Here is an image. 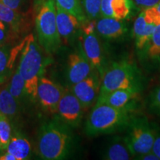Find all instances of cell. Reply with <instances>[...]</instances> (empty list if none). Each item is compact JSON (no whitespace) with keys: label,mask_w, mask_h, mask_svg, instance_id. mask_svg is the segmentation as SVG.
<instances>
[{"label":"cell","mask_w":160,"mask_h":160,"mask_svg":"<svg viewBox=\"0 0 160 160\" xmlns=\"http://www.w3.org/2000/svg\"><path fill=\"white\" fill-rule=\"evenodd\" d=\"M159 69H160V68H159Z\"/></svg>","instance_id":"obj_35"},{"label":"cell","mask_w":160,"mask_h":160,"mask_svg":"<svg viewBox=\"0 0 160 160\" xmlns=\"http://www.w3.org/2000/svg\"><path fill=\"white\" fill-rule=\"evenodd\" d=\"M11 137V126L9 119L0 113V148L2 151L7 149Z\"/></svg>","instance_id":"obj_24"},{"label":"cell","mask_w":160,"mask_h":160,"mask_svg":"<svg viewBox=\"0 0 160 160\" xmlns=\"http://www.w3.org/2000/svg\"><path fill=\"white\" fill-rule=\"evenodd\" d=\"M8 26L3 22L0 21V46L3 45L7 39L8 35Z\"/></svg>","instance_id":"obj_29"},{"label":"cell","mask_w":160,"mask_h":160,"mask_svg":"<svg viewBox=\"0 0 160 160\" xmlns=\"http://www.w3.org/2000/svg\"><path fill=\"white\" fill-rule=\"evenodd\" d=\"M38 153L46 160L62 159L68 154L71 137L63 125L56 122L41 128L38 139Z\"/></svg>","instance_id":"obj_4"},{"label":"cell","mask_w":160,"mask_h":160,"mask_svg":"<svg viewBox=\"0 0 160 160\" xmlns=\"http://www.w3.org/2000/svg\"><path fill=\"white\" fill-rule=\"evenodd\" d=\"M79 40L93 71L97 73L102 79L107 68L105 67L102 50L97 33L96 19H87L81 23Z\"/></svg>","instance_id":"obj_7"},{"label":"cell","mask_w":160,"mask_h":160,"mask_svg":"<svg viewBox=\"0 0 160 160\" xmlns=\"http://www.w3.org/2000/svg\"><path fill=\"white\" fill-rule=\"evenodd\" d=\"M151 151H153L160 160V133H157V135H156Z\"/></svg>","instance_id":"obj_30"},{"label":"cell","mask_w":160,"mask_h":160,"mask_svg":"<svg viewBox=\"0 0 160 160\" xmlns=\"http://www.w3.org/2000/svg\"><path fill=\"white\" fill-rule=\"evenodd\" d=\"M85 14L88 19H97L100 16L102 0H80Z\"/></svg>","instance_id":"obj_26"},{"label":"cell","mask_w":160,"mask_h":160,"mask_svg":"<svg viewBox=\"0 0 160 160\" xmlns=\"http://www.w3.org/2000/svg\"><path fill=\"white\" fill-rule=\"evenodd\" d=\"M97 32L106 40H117L125 37L128 28L123 20L102 17L97 22Z\"/></svg>","instance_id":"obj_16"},{"label":"cell","mask_w":160,"mask_h":160,"mask_svg":"<svg viewBox=\"0 0 160 160\" xmlns=\"http://www.w3.org/2000/svg\"><path fill=\"white\" fill-rule=\"evenodd\" d=\"M8 88L12 96L18 102H19L22 99L23 96L26 94L25 80L20 75L18 70H16L12 76L11 81L8 85Z\"/></svg>","instance_id":"obj_23"},{"label":"cell","mask_w":160,"mask_h":160,"mask_svg":"<svg viewBox=\"0 0 160 160\" xmlns=\"http://www.w3.org/2000/svg\"><path fill=\"white\" fill-rule=\"evenodd\" d=\"M0 160H17L14 156L12 155L11 153L6 152L5 154L0 156Z\"/></svg>","instance_id":"obj_32"},{"label":"cell","mask_w":160,"mask_h":160,"mask_svg":"<svg viewBox=\"0 0 160 160\" xmlns=\"http://www.w3.org/2000/svg\"><path fill=\"white\" fill-rule=\"evenodd\" d=\"M124 137L126 145L133 157L151 151L157 132L147 117L137 116L132 118L125 128Z\"/></svg>","instance_id":"obj_6"},{"label":"cell","mask_w":160,"mask_h":160,"mask_svg":"<svg viewBox=\"0 0 160 160\" xmlns=\"http://www.w3.org/2000/svg\"><path fill=\"white\" fill-rule=\"evenodd\" d=\"M38 42L49 54L57 52L62 45L57 25L54 0H44L36 17Z\"/></svg>","instance_id":"obj_5"},{"label":"cell","mask_w":160,"mask_h":160,"mask_svg":"<svg viewBox=\"0 0 160 160\" xmlns=\"http://www.w3.org/2000/svg\"><path fill=\"white\" fill-rule=\"evenodd\" d=\"M135 159L139 160H159L157 156L151 151L148 152V153H144V154L138 156Z\"/></svg>","instance_id":"obj_31"},{"label":"cell","mask_w":160,"mask_h":160,"mask_svg":"<svg viewBox=\"0 0 160 160\" xmlns=\"http://www.w3.org/2000/svg\"><path fill=\"white\" fill-rule=\"evenodd\" d=\"M0 1L11 8L19 11L25 0H0Z\"/></svg>","instance_id":"obj_28"},{"label":"cell","mask_w":160,"mask_h":160,"mask_svg":"<svg viewBox=\"0 0 160 160\" xmlns=\"http://www.w3.org/2000/svg\"><path fill=\"white\" fill-rule=\"evenodd\" d=\"M54 1L56 5L64 11L75 16L81 23L88 19L85 14L80 0H54Z\"/></svg>","instance_id":"obj_22"},{"label":"cell","mask_w":160,"mask_h":160,"mask_svg":"<svg viewBox=\"0 0 160 160\" xmlns=\"http://www.w3.org/2000/svg\"><path fill=\"white\" fill-rule=\"evenodd\" d=\"M102 157L107 160H128L133 157L126 145L124 138L116 137L104 151Z\"/></svg>","instance_id":"obj_18"},{"label":"cell","mask_w":160,"mask_h":160,"mask_svg":"<svg viewBox=\"0 0 160 160\" xmlns=\"http://www.w3.org/2000/svg\"><path fill=\"white\" fill-rule=\"evenodd\" d=\"M6 151L14 156L17 160L28 159L31 154V145L23 136L17 134L11 137Z\"/></svg>","instance_id":"obj_19"},{"label":"cell","mask_w":160,"mask_h":160,"mask_svg":"<svg viewBox=\"0 0 160 160\" xmlns=\"http://www.w3.org/2000/svg\"><path fill=\"white\" fill-rule=\"evenodd\" d=\"M0 151H2V150H1V148H0Z\"/></svg>","instance_id":"obj_34"},{"label":"cell","mask_w":160,"mask_h":160,"mask_svg":"<svg viewBox=\"0 0 160 160\" xmlns=\"http://www.w3.org/2000/svg\"><path fill=\"white\" fill-rule=\"evenodd\" d=\"M83 110L81 102L73 92L65 90L57 108L60 119L67 125L77 127L82 121Z\"/></svg>","instance_id":"obj_9"},{"label":"cell","mask_w":160,"mask_h":160,"mask_svg":"<svg viewBox=\"0 0 160 160\" xmlns=\"http://www.w3.org/2000/svg\"><path fill=\"white\" fill-rule=\"evenodd\" d=\"M137 8L139 10H144L148 8L153 7L159 2L160 0H132Z\"/></svg>","instance_id":"obj_27"},{"label":"cell","mask_w":160,"mask_h":160,"mask_svg":"<svg viewBox=\"0 0 160 160\" xmlns=\"http://www.w3.org/2000/svg\"><path fill=\"white\" fill-rule=\"evenodd\" d=\"M65 90L62 86L47 77H41L37 87V99L44 108L52 113H57V108Z\"/></svg>","instance_id":"obj_8"},{"label":"cell","mask_w":160,"mask_h":160,"mask_svg":"<svg viewBox=\"0 0 160 160\" xmlns=\"http://www.w3.org/2000/svg\"><path fill=\"white\" fill-rule=\"evenodd\" d=\"M93 72L90 62L86 57L81 43L79 48L68 56L67 67L68 80L71 85L89 77Z\"/></svg>","instance_id":"obj_10"},{"label":"cell","mask_w":160,"mask_h":160,"mask_svg":"<svg viewBox=\"0 0 160 160\" xmlns=\"http://www.w3.org/2000/svg\"><path fill=\"white\" fill-rule=\"evenodd\" d=\"M0 21L5 23L12 31L19 33L23 23V18L18 11L5 5L0 1Z\"/></svg>","instance_id":"obj_21"},{"label":"cell","mask_w":160,"mask_h":160,"mask_svg":"<svg viewBox=\"0 0 160 160\" xmlns=\"http://www.w3.org/2000/svg\"><path fill=\"white\" fill-rule=\"evenodd\" d=\"M143 81V76L134 63L127 59L114 62L102 78L99 93L126 88L142 90Z\"/></svg>","instance_id":"obj_3"},{"label":"cell","mask_w":160,"mask_h":160,"mask_svg":"<svg viewBox=\"0 0 160 160\" xmlns=\"http://www.w3.org/2000/svg\"><path fill=\"white\" fill-rule=\"evenodd\" d=\"M136 8L132 0H102L100 16L124 21L131 17Z\"/></svg>","instance_id":"obj_15"},{"label":"cell","mask_w":160,"mask_h":160,"mask_svg":"<svg viewBox=\"0 0 160 160\" xmlns=\"http://www.w3.org/2000/svg\"><path fill=\"white\" fill-rule=\"evenodd\" d=\"M101 79L93 71L89 77L72 85V92L78 98L84 109L93 105L97 100L100 91Z\"/></svg>","instance_id":"obj_11"},{"label":"cell","mask_w":160,"mask_h":160,"mask_svg":"<svg viewBox=\"0 0 160 160\" xmlns=\"http://www.w3.org/2000/svg\"><path fill=\"white\" fill-rule=\"evenodd\" d=\"M142 91V90L139 88H126L99 93L96 104H106L115 108L136 106Z\"/></svg>","instance_id":"obj_12"},{"label":"cell","mask_w":160,"mask_h":160,"mask_svg":"<svg viewBox=\"0 0 160 160\" xmlns=\"http://www.w3.org/2000/svg\"><path fill=\"white\" fill-rule=\"evenodd\" d=\"M156 7H157V11H159V14H160V1H159V2L158 3L157 5H156Z\"/></svg>","instance_id":"obj_33"},{"label":"cell","mask_w":160,"mask_h":160,"mask_svg":"<svg viewBox=\"0 0 160 160\" xmlns=\"http://www.w3.org/2000/svg\"><path fill=\"white\" fill-rule=\"evenodd\" d=\"M136 106L115 108L106 104H96L86 121V134L97 137L124 131L136 115Z\"/></svg>","instance_id":"obj_1"},{"label":"cell","mask_w":160,"mask_h":160,"mask_svg":"<svg viewBox=\"0 0 160 160\" xmlns=\"http://www.w3.org/2000/svg\"><path fill=\"white\" fill-rule=\"evenodd\" d=\"M148 111L160 119V85L151 92L147 99Z\"/></svg>","instance_id":"obj_25"},{"label":"cell","mask_w":160,"mask_h":160,"mask_svg":"<svg viewBox=\"0 0 160 160\" xmlns=\"http://www.w3.org/2000/svg\"><path fill=\"white\" fill-rule=\"evenodd\" d=\"M57 11V25L62 42L68 45L74 40L79 33L81 22L75 16L64 11L56 5Z\"/></svg>","instance_id":"obj_14"},{"label":"cell","mask_w":160,"mask_h":160,"mask_svg":"<svg viewBox=\"0 0 160 160\" xmlns=\"http://www.w3.org/2000/svg\"><path fill=\"white\" fill-rule=\"evenodd\" d=\"M25 45V39L21 43L12 49L8 46H0V85H2L11 75L17 55Z\"/></svg>","instance_id":"obj_17"},{"label":"cell","mask_w":160,"mask_h":160,"mask_svg":"<svg viewBox=\"0 0 160 160\" xmlns=\"http://www.w3.org/2000/svg\"><path fill=\"white\" fill-rule=\"evenodd\" d=\"M144 68L153 71L160 68V24L156 28L148 42L137 52Z\"/></svg>","instance_id":"obj_13"},{"label":"cell","mask_w":160,"mask_h":160,"mask_svg":"<svg viewBox=\"0 0 160 160\" xmlns=\"http://www.w3.org/2000/svg\"><path fill=\"white\" fill-rule=\"evenodd\" d=\"M49 63V60L44 57L41 46L33 35L25 37L17 70L25 80L26 94L33 99H37L39 79L42 77L46 65Z\"/></svg>","instance_id":"obj_2"},{"label":"cell","mask_w":160,"mask_h":160,"mask_svg":"<svg viewBox=\"0 0 160 160\" xmlns=\"http://www.w3.org/2000/svg\"><path fill=\"white\" fill-rule=\"evenodd\" d=\"M18 110V101L9 92L8 85L0 88V113L11 120L17 116Z\"/></svg>","instance_id":"obj_20"}]
</instances>
